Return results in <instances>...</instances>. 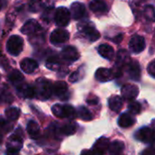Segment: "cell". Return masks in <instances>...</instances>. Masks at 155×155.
<instances>
[{
  "mask_svg": "<svg viewBox=\"0 0 155 155\" xmlns=\"http://www.w3.org/2000/svg\"><path fill=\"white\" fill-rule=\"evenodd\" d=\"M131 62V58L130 55L128 54V52L126 50H120L117 53V56H116V64H115V68L122 70L123 67L127 66V64Z\"/></svg>",
  "mask_w": 155,
  "mask_h": 155,
  "instance_id": "cell-11",
  "label": "cell"
},
{
  "mask_svg": "<svg viewBox=\"0 0 155 155\" xmlns=\"http://www.w3.org/2000/svg\"><path fill=\"white\" fill-rule=\"evenodd\" d=\"M17 92H18V94L20 96H23L24 98L32 99L36 95L35 88L31 85H27V84H23V85L18 86Z\"/></svg>",
  "mask_w": 155,
  "mask_h": 155,
  "instance_id": "cell-17",
  "label": "cell"
},
{
  "mask_svg": "<svg viewBox=\"0 0 155 155\" xmlns=\"http://www.w3.org/2000/svg\"><path fill=\"white\" fill-rule=\"evenodd\" d=\"M109 148V141L106 138L99 139L94 145L93 152L97 154H104Z\"/></svg>",
  "mask_w": 155,
  "mask_h": 155,
  "instance_id": "cell-18",
  "label": "cell"
},
{
  "mask_svg": "<svg viewBox=\"0 0 155 155\" xmlns=\"http://www.w3.org/2000/svg\"><path fill=\"white\" fill-rule=\"evenodd\" d=\"M42 7H43L42 0H31L29 3V9L33 13L40 11L42 9Z\"/></svg>",
  "mask_w": 155,
  "mask_h": 155,
  "instance_id": "cell-32",
  "label": "cell"
},
{
  "mask_svg": "<svg viewBox=\"0 0 155 155\" xmlns=\"http://www.w3.org/2000/svg\"><path fill=\"white\" fill-rule=\"evenodd\" d=\"M109 107L111 110H113L114 112H119L122 107H123V99L122 97L118 96V95H114L112 97H110L109 99Z\"/></svg>",
  "mask_w": 155,
  "mask_h": 155,
  "instance_id": "cell-22",
  "label": "cell"
},
{
  "mask_svg": "<svg viewBox=\"0 0 155 155\" xmlns=\"http://www.w3.org/2000/svg\"><path fill=\"white\" fill-rule=\"evenodd\" d=\"M89 6L94 13H105L108 10V6L104 0H92Z\"/></svg>",
  "mask_w": 155,
  "mask_h": 155,
  "instance_id": "cell-20",
  "label": "cell"
},
{
  "mask_svg": "<svg viewBox=\"0 0 155 155\" xmlns=\"http://www.w3.org/2000/svg\"><path fill=\"white\" fill-rule=\"evenodd\" d=\"M53 13H54L53 7H48L46 10H45V13H44V15H42V18H43L45 21L49 22V21H51V19H52Z\"/></svg>",
  "mask_w": 155,
  "mask_h": 155,
  "instance_id": "cell-37",
  "label": "cell"
},
{
  "mask_svg": "<svg viewBox=\"0 0 155 155\" xmlns=\"http://www.w3.org/2000/svg\"><path fill=\"white\" fill-rule=\"evenodd\" d=\"M24 46V41L19 35H12L6 43V50L12 55H18Z\"/></svg>",
  "mask_w": 155,
  "mask_h": 155,
  "instance_id": "cell-2",
  "label": "cell"
},
{
  "mask_svg": "<svg viewBox=\"0 0 155 155\" xmlns=\"http://www.w3.org/2000/svg\"><path fill=\"white\" fill-rule=\"evenodd\" d=\"M152 126H153V129L155 131V120L152 122Z\"/></svg>",
  "mask_w": 155,
  "mask_h": 155,
  "instance_id": "cell-42",
  "label": "cell"
},
{
  "mask_svg": "<svg viewBox=\"0 0 155 155\" xmlns=\"http://www.w3.org/2000/svg\"><path fill=\"white\" fill-rule=\"evenodd\" d=\"M148 73L150 74V75H152L153 77L155 78V60L149 64V65H148Z\"/></svg>",
  "mask_w": 155,
  "mask_h": 155,
  "instance_id": "cell-38",
  "label": "cell"
},
{
  "mask_svg": "<svg viewBox=\"0 0 155 155\" xmlns=\"http://www.w3.org/2000/svg\"><path fill=\"white\" fill-rule=\"evenodd\" d=\"M135 138L143 143H155V131L153 128L144 127L139 130L136 134Z\"/></svg>",
  "mask_w": 155,
  "mask_h": 155,
  "instance_id": "cell-4",
  "label": "cell"
},
{
  "mask_svg": "<svg viewBox=\"0 0 155 155\" xmlns=\"http://www.w3.org/2000/svg\"><path fill=\"white\" fill-rule=\"evenodd\" d=\"M122 40H123V35H122V34H120V35H116V36H115V37H114V39H113V41H114L115 44H119V43H121V42H122Z\"/></svg>",
  "mask_w": 155,
  "mask_h": 155,
  "instance_id": "cell-40",
  "label": "cell"
},
{
  "mask_svg": "<svg viewBox=\"0 0 155 155\" xmlns=\"http://www.w3.org/2000/svg\"><path fill=\"white\" fill-rule=\"evenodd\" d=\"M77 130V125L74 123H69L64 124L61 128V133L64 135H72L74 134Z\"/></svg>",
  "mask_w": 155,
  "mask_h": 155,
  "instance_id": "cell-29",
  "label": "cell"
},
{
  "mask_svg": "<svg viewBox=\"0 0 155 155\" xmlns=\"http://www.w3.org/2000/svg\"><path fill=\"white\" fill-rule=\"evenodd\" d=\"M64 106V118H68V119H74L77 115V113L75 109L68 104L63 105Z\"/></svg>",
  "mask_w": 155,
  "mask_h": 155,
  "instance_id": "cell-30",
  "label": "cell"
},
{
  "mask_svg": "<svg viewBox=\"0 0 155 155\" xmlns=\"http://www.w3.org/2000/svg\"><path fill=\"white\" fill-rule=\"evenodd\" d=\"M2 4H3V1H2V0H0V8L2 7Z\"/></svg>",
  "mask_w": 155,
  "mask_h": 155,
  "instance_id": "cell-44",
  "label": "cell"
},
{
  "mask_svg": "<svg viewBox=\"0 0 155 155\" xmlns=\"http://www.w3.org/2000/svg\"><path fill=\"white\" fill-rule=\"evenodd\" d=\"M121 94L124 99L127 101H134L139 94V88L134 84H125L122 87Z\"/></svg>",
  "mask_w": 155,
  "mask_h": 155,
  "instance_id": "cell-6",
  "label": "cell"
},
{
  "mask_svg": "<svg viewBox=\"0 0 155 155\" xmlns=\"http://www.w3.org/2000/svg\"><path fill=\"white\" fill-rule=\"evenodd\" d=\"M60 60L57 56H51L46 61V67L50 70H57L60 68Z\"/></svg>",
  "mask_w": 155,
  "mask_h": 155,
  "instance_id": "cell-27",
  "label": "cell"
},
{
  "mask_svg": "<svg viewBox=\"0 0 155 155\" xmlns=\"http://www.w3.org/2000/svg\"><path fill=\"white\" fill-rule=\"evenodd\" d=\"M134 124V119L129 114H121L119 121H118V124L122 128H128V127L132 126Z\"/></svg>",
  "mask_w": 155,
  "mask_h": 155,
  "instance_id": "cell-24",
  "label": "cell"
},
{
  "mask_svg": "<svg viewBox=\"0 0 155 155\" xmlns=\"http://www.w3.org/2000/svg\"><path fill=\"white\" fill-rule=\"evenodd\" d=\"M0 79H1V75H0Z\"/></svg>",
  "mask_w": 155,
  "mask_h": 155,
  "instance_id": "cell-45",
  "label": "cell"
},
{
  "mask_svg": "<svg viewBox=\"0 0 155 155\" xmlns=\"http://www.w3.org/2000/svg\"><path fill=\"white\" fill-rule=\"evenodd\" d=\"M130 50L134 54H139L143 52L145 48V40L141 35H134L132 37L129 43Z\"/></svg>",
  "mask_w": 155,
  "mask_h": 155,
  "instance_id": "cell-8",
  "label": "cell"
},
{
  "mask_svg": "<svg viewBox=\"0 0 155 155\" xmlns=\"http://www.w3.org/2000/svg\"><path fill=\"white\" fill-rule=\"evenodd\" d=\"M98 53L105 59L112 60L114 57V50L108 44H103L98 47Z\"/></svg>",
  "mask_w": 155,
  "mask_h": 155,
  "instance_id": "cell-21",
  "label": "cell"
},
{
  "mask_svg": "<svg viewBox=\"0 0 155 155\" xmlns=\"http://www.w3.org/2000/svg\"><path fill=\"white\" fill-rule=\"evenodd\" d=\"M4 124H5V122H4L3 118H2V117L0 116V128H2Z\"/></svg>",
  "mask_w": 155,
  "mask_h": 155,
  "instance_id": "cell-41",
  "label": "cell"
},
{
  "mask_svg": "<svg viewBox=\"0 0 155 155\" xmlns=\"http://www.w3.org/2000/svg\"><path fill=\"white\" fill-rule=\"evenodd\" d=\"M27 133L32 139H37L40 136V128L37 123L30 121L27 124Z\"/></svg>",
  "mask_w": 155,
  "mask_h": 155,
  "instance_id": "cell-23",
  "label": "cell"
},
{
  "mask_svg": "<svg viewBox=\"0 0 155 155\" xmlns=\"http://www.w3.org/2000/svg\"><path fill=\"white\" fill-rule=\"evenodd\" d=\"M42 28L39 25V23L37 21H35V19H30L27 22H25V24L23 25V27L21 28V32L25 35H34L39 31H41Z\"/></svg>",
  "mask_w": 155,
  "mask_h": 155,
  "instance_id": "cell-9",
  "label": "cell"
},
{
  "mask_svg": "<svg viewBox=\"0 0 155 155\" xmlns=\"http://www.w3.org/2000/svg\"><path fill=\"white\" fill-rule=\"evenodd\" d=\"M98 102H99V99H98L96 96H94V97H89V98L87 99V103H88V104H92V105H94V104H96Z\"/></svg>",
  "mask_w": 155,
  "mask_h": 155,
  "instance_id": "cell-39",
  "label": "cell"
},
{
  "mask_svg": "<svg viewBox=\"0 0 155 155\" xmlns=\"http://www.w3.org/2000/svg\"><path fill=\"white\" fill-rule=\"evenodd\" d=\"M77 115H78L82 120H84V121H90V120H92V118H93V115H92V114L90 113V111H89L87 108L84 107V106L79 107L78 111H77Z\"/></svg>",
  "mask_w": 155,
  "mask_h": 155,
  "instance_id": "cell-31",
  "label": "cell"
},
{
  "mask_svg": "<svg viewBox=\"0 0 155 155\" xmlns=\"http://www.w3.org/2000/svg\"><path fill=\"white\" fill-rule=\"evenodd\" d=\"M53 114L58 118H64V106L61 104H54L52 107Z\"/></svg>",
  "mask_w": 155,
  "mask_h": 155,
  "instance_id": "cell-35",
  "label": "cell"
},
{
  "mask_svg": "<svg viewBox=\"0 0 155 155\" xmlns=\"http://www.w3.org/2000/svg\"><path fill=\"white\" fill-rule=\"evenodd\" d=\"M2 141H3V134L0 133V144H1V143H2Z\"/></svg>",
  "mask_w": 155,
  "mask_h": 155,
  "instance_id": "cell-43",
  "label": "cell"
},
{
  "mask_svg": "<svg viewBox=\"0 0 155 155\" xmlns=\"http://www.w3.org/2000/svg\"><path fill=\"white\" fill-rule=\"evenodd\" d=\"M20 115V110L16 107H10L5 110V116L9 121H15Z\"/></svg>",
  "mask_w": 155,
  "mask_h": 155,
  "instance_id": "cell-28",
  "label": "cell"
},
{
  "mask_svg": "<svg viewBox=\"0 0 155 155\" xmlns=\"http://www.w3.org/2000/svg\"><path fill=\"white\" fill-rule=\"evenodd\" d=\"M128 110L132 114H138L142 110V106L138 102H132L128 106Z\"/></svg>",
  "mask_w": 155,
  "mask_h": 155,
  "instance_id": "cell-34",
  "label": "cell"
},
{
  "mask_svg": "<svg viewBox=\"0 0 155 155\" xmlns=\"http://www.w3.org/2000/svg\"><path fill=\"white\" fill-rule=\"evenodd\" d=\"M8 79L13 84H21V82L24 80V76L18 70H13L8 74Z\"/></svg>",
  "mask_w": 155,
  "mask_h": 155,
  "instance_id": "cell-26",
  "label": "cell"
},
{
  "mask_svg": "<svg viewBox=\"0 0 155 155\" xmlns=\"http://www.w3.org/2000/svg\"><path fill=\"white\" fill-rule=\"evenodd\" d=\"M69 39V33L64 29H55L50 35V41L54 45H60L65 43Z\"/></svg>",
  "mask_w": 155,
  "mask_h": 155,
  "instance_id": "cell-7",
  "label": "cell"
},
{
  "mask_svg": "<svg viewBox=\"0 0 155 155\" xmlns=\"http://www.w3.org/2000/svg\"><path fill=\"white\" fill-rule=\"evenodd\" d=\"M114 77H115L114 71L108 68L101 67L95 73V78L99 82H108V81H111Z\"/></svg>",
  "mask_w": 155,
  "mask_h": 155,
  "instance_id": "cell-14",
  "label": "cell"
},
{
  "mask_svg": "<svg viewBox=\"0 0 155 155\" xmlns=\"http://www.w3.org/2000/svg\"><path fill=\"white\" fill-rule=\"evenodd\" d=\"M53 93L54 94V95H56L60 98H63V99H64V97H67L68 86H67L66 83H64L63 81L56 82L53 85Z\"/></svg>",
  "mask_w": 155,
  "mask_h": 155,
  "instance_id": "cell-15",
  "label": "cell"
},
{
  "mask_svg": "<svg viewBox=\"0 0 155 155\" xmlns=\"http://www.w3.org/2000/svg\"><path fill=\"white\" fill-rule=\"evenodd\" d=\"M70 13H71V15H72V17H73L74 19L79 20V19L83 18V17L85 15L86 11H85L84 5L82 3L74 2V3H73L72 5H71Z\"/></svg>",
  "mask_w": 155,
  "mask_h": 155,
  "instance_id": "cell-10",
  "label": "cell"
},
{
  "mask_svg": "<svg viewBox=\"0 0 155 155\" xmlns=\"http://www.w3.org/2000/svg\"><path fill=\"white\" fill-rule=\"evenodd\" d=\"M124 144L123 142L114 141L109 144L108 151L111 154H119L124 151Z\"/></svg>",
  "mask_w": 155,
  "mask_h": 155,
  "instance_id": "cell-25",
  "label": "cell"
},
{
  "mask_svg": "<svg viewBox=\"0 0 155 155\" xmlns=\"http://www.w3.org/2000/svg\"><path fill=\"white\" fill-rule=\"evenodd\" d=\"M20 66L21 69L26 73V74H32L33 72H35L37 67H38V64L35 60L31 59V58H25L21 63H20Z\"/></svg>",
  "mask_w": 155,
  "mask_h": 155,
  "instance_id": "cell-16",
  "label": "cell"
},
{
  "mask_svg": "<svg viewBox=\"0 0 155 155\" xmlns=\"http://www.w3.org/2000/svg\"><path fill=\"white\" fill-rule=\"evenodd\" d=\"M144 16L149 21H155V11L153 6L148 5L144 9Z\"/></svg>",
  "mask_w": 155,
  "mask_h": 155,
  "instance_id": "cell-33",
  "label": "cell"
},
{
  "mask_svg": "<svg viewBox=\"0 0 155 155\" xmlns=\"http://www.w3.org/2000/svg\"><path fill=\"white\" fill-rule=\"evenodd\" d=\"M127 74L132 80L138 81L141 76V68L136 61H132L127 64Z\"/></svg>",
  "mask_w": 155,
  "mask_h": 155,
  "instance_id": "cell-13",
  "label": "cell"
},
{
  "mask_svg": "<svg viewBox=\"0 0 155 155\" xmlns=\"http://www.w3.org/2000/svg\"><path fill=\"white\" fill-rule=\"evenodd\" d=\"M23 146V141L18 134H13L9 137L7 142V151L8 154L18 153Z\"/></svg>",
  "mask_w": 155,
  "mask_h": 155,
  "instance_id": "cell-5",
  "label": "cell"
},
{
  "mask_svg": "<svg viewBox=\"0 0 155 155\" xmlns=\"http://www.w3.org/2000/svg\"><path fill=\"white\" fill-rule=\"evenodd\" d=\"M82 71H83V69H82V67H81V68L78 69L77 71L74 72V73L70 75L69 81H70L71 83H76V82H78V81L83 77V73H82Z\"/></svg>",
  "mask_w": 155,
  "mask_h": 155,
  "instance_id": "cell-36",
  "label": "cell"
},
{
  "mask_svg": "<svg viewBox=\"0 0 155 155\" xmlns=\"http://www.w3.org/2000/svg\"><path fill=\"white\" fill-rule=\"evenodd\" d=\"M71 18V13L66 7H58L54 13V21L59 26H66Z\"/></svg>",
  "mask_w": 155,
  "mask_h": 155,
  "instance_id": "cell-3",
  "label": "cell"
},
{
  "mask_svg": "<svg viewBox=\"0 0 155 155\" xmlns=\"http://www.w3.org/2000/svg\"><path fill=\"white\" fill-rule=\"evenodd\" d=\"M83 33L89 38L90 41L92 42H94L96 40H98L100 38V34L99 32L95 29V27L93 25H86L84 26V29H83Z\"/></svg>",
  "mask_w": 155,
  "mask_h": 155,
  "instance_id": "cell-19",
  "label": "cell"
},
{
  "mask_svg": "<svg viewBox=\"0 0 155 155\" xmlns=\"http://www.w3.org/2000/svg\"><path fill=\"white\" fill-rule=\"evenodd\" d=\"M61 54H62V57L64 60L70 61V62L76 61L80 57V54H79L78 50L74 46H66V47H64L63 49Z\"/></svg>",
  "mask_w": 155,
  "mask_h": 155,
  "instance_id": "cell-12",
  "label": "cell"
},
{
  "mask_svg": "<svg viewBox=\"0 0 155 155\" xmlns=\"http://www.w3.org/2000/svg\"><path fill=\"white\" fill-rule=\"evenodd\" d=\"M35 88L36 96L40 100H47L53 93V86L51 82L45 78H39L35 82Z\"/></svg>",
  "mask_w": 155,
  "mask_h": 155,
  "instance_id": "cell-1",
  "label": "cell"
}]
</instances>
